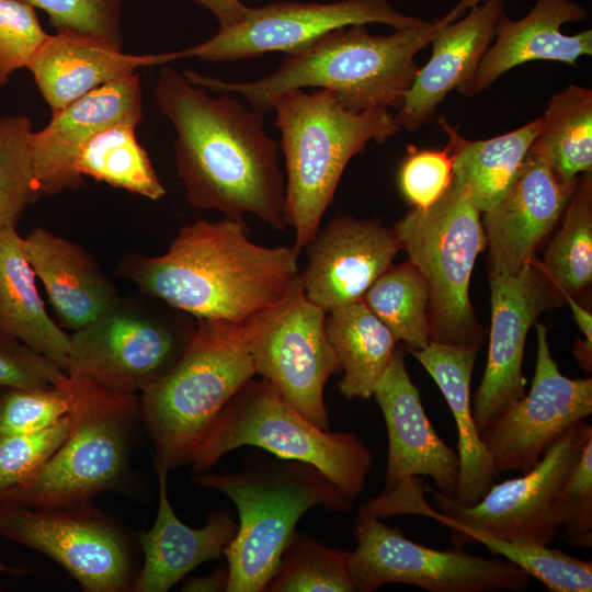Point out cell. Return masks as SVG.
Returning <instances> with one entry per match:
<instances>
[{
    "label": "cell",
    "instance_id": "obj_45",
    "mask_svg": "<svg viewBox=\"0 0 592 592\" xmlns=\"http://www.w3.org/2000/svg\"><path fill=\"white\" fill-rule=\"evenodd\" d=\"M565 301L571 308L573 319L579 327L580 331L584 334V341L577 342L574 346V355L578 363L585 372H591L592 366V315L581 305H579L574 298L566 297Z\"/></svg>",
    "mask_w": 592,
    "mask_h": 592
},
{
    "label": "cell",
    "instance_id": "obj_2",
    "mask_svg": "<svg viewBox=\"0 0 592 592\" xmlns=\"http://www.w3.org/2000/svg\"><path fill=\"white\" fill-rule=\"evenodd\" d=\"M243 219L183 226L161 255L126 254L119 277L196 319L237 325L283 305L300 286L299 252L251 241Z\"/></svg>",
    "mask_w": 592,
    "mask_h": 592
},
{
    "label": "cell",
    "instance_id": "obj_10",
    "mask_svg": "<svg viewBox=\"0 0 592 592\" xmlns=\"http://www.w3.org/2000/svg\"><path fill=\"white\" fill-rule=\"evenodd\" d=\"M196 318L143 292L117 296L69 334L66 374L122 394L140 395L183 353Z\"/></svg>",
    "mask_w": 592,
    "mask_h": 592
},
{
    "label": "cell",
    "instance_id": "obj_28",
    "mask_svg": "<svg viewBox=\"0 0 592 592\" xmlns=\"http://www.w3.org/2000/svg\"><path fill=\"white\" fill-rule=\"evenodd\" d=\"M16 227H0V332L67 372L69 334L47 314Z\"/></svg>",
    "mask_w": 592,
    "mask_h": 592
},
{
    "label": "cell",
    "instance_id": "obj_37",
    "mask_svg": "<svg viewBox=\"0 0 592 592\" xmlns=\"http://www.w3.org/2000/svg\"><path fill=\"white\" fill-rule=\"evenodd\" d=\"M32 122L25 115L0 117V227H16L39 196L30 153Z\"/></svg>",
    "mask_w": 592,
    "mask_h": 592
},
{
    "label": "cell",
    "instance_id": "obj_33",
    "mask_svg": "<svg viewBox=\"0 0 592 592\" xmlns=\"http://www.w3.org/2000/svg\"><path fill=\"white\" fill-rule=\"evenodd\" d=\"M136 125L119 123L92 137L76 159L77 172L129 193L157 201L166 195L147 151L136 137Z\"/></svg>",
    "mask_w": 592,
    "mask_h": 592
},
{
    "label": "cell",
    "instance_id": "obj_46",
    "mask_svg": "<svg viewBox=\"0 0 592 592\" xmlns=\"http://www.w3.org/2000/svg\"><path fill=\"white\" fill-rule=\"evenodd\" d=\"M212 12L219 27L229 26L241 21L248 13L249 7L240 0H189Z\"/></svg>",
    "mask_w": 592,
    "mask_h": 592
},
{
    "label": "cell",
    "instance_id": "obj_9",
    "mask_svg": "<svg viewBox=\"0 0 592 592\" xmlns=\"http://www.w3.org/2000/svg\"><path fill=\"white\" fill-rule=\"evenodd\" d=\"M400 250L429 288L430 342L480 348L486 329L469 298L476 259L487 247L481 212L456 178L428 208H412L392 227Z\"/></svg>",
    "mask_w": 592,
    "mask_h": 592
},
{
    "label": "cell",
    "instance_id": "obj_17",
    "mask_svg": "<svg viewBox=\"0 0 592 592\" xmlns=\"http://www.w3.org/2000/svg\"><path fill=\"white\" fill-rule=\"evenodd\" d=\"M489 284L488 358L471 403L479 433L525 395L522 364L528 330L543 311L557 305L555 293L534 259L514 275H489Z\"/></svg>",
    "mask_w": 592,
    "mask_h": 592
},
{
    "label": "cell",
    "instance_id": "obj_43",
    "mask_svg": "<svg viewBox=\"0 0 592 592\" xmlns=\"http://www.w3.org/2000/svg\"><path fill=\"white\" fill-rule=\"evenodd\" d=\"M452 158L444 150H414L399 171V187L414 208H428L448 189L453 180Z\"/></svg>",
    "mask_w": 592,
    "mask_h": 592
},
{
    "label": "cell",
    "instance_id": "obj_21",
    "mask_svg": "<svg viewBox=\"0 0 592 592\" xmlns=\"http://www.w3.org/2000/svg\"><path fill=\"white\" fill-rule=\"evenodd\" d=\"M577 182H562L545 162L527 152L503 198L481 213L489 275H514L534 259L537 247L563 214Z\"/></svg>",
    "mask_w": 592,
    "mask_h": 592
},
{
    "label": "cell",
    "instance_id": "obj_36",
    "mask_svg": "<svg viewBox=\"0 0 592 592\" xmlns=\"http://www.w3.org/2000/svg\"><path fill=\"white\" fill-rule=\"evenodd\" d=\"M349 553L294 533L264 592H355Z\"/></svg>",
    "mask_w": 592,
    "mask_h": 592
},
{
    "label": "cell",
    "instance_id": "obj_15",
    "mask_svg": "<svg viewBox=\"0 0 592 592\" xmlns=\"http://www.w3.org/2000/svg\"><path fill=\"white\" fill-rule=\"evenodd\" d=\"M367 23L406 30L424 26L429 21L400 13L387 0L274 2L249 8L238 23L219 27L213 37L196 46L166 53V57L168 62L191 57L219 62L270 52L289 54L334 29Z\"/></svg>",
    "mask_w": 592,
    "mask_h": 592
},
{
    "label": "cell",
    "instance_id": "obj_19",
    "mask_svg": "<svg viewBox=\"0 0 592 592\" xmlns=\"http://www.w3.org/2000/svg\"><path fill=\"white\" fill-rule=\"evenodd\" d=\"M141 118L143 94L136 72L110 81L53 113L43 129L30 135L31 160L41 196L79 190L84 178L75 163L83 146L112 125L137 126Z\"/></svg>",
    "mask_w": 592,
    "mask_h": 592
},
{
    "label": "cell",
    "instance_id": "obj_18",
    "mask_svg": "<svg viewBox=\"0 0 592 592\" xmlns=\"http://www.w3.org/2000/svg\"><path fill=\"white\" fill-rule=\"evenodd\" d=\"M304 295L329 312L363 298L400 251L392 228L377 218L334 217L306 244Z\"/></svg>",
    "mask_w": 592,
    "mask_h": 592
},
{
    "label": "cell",
    "instance_id": "obj_12",
    "mask_svg": "<svg viewBox=\"0 0 592 592\" xmlns=\"http://www.w3.org/2000/svg\"><path fill=\"white\" fill-rule=\"evenodd\" d=\"M0 535L52 558L86 592L132 591L138 573L127 530L91 503L35 509L0 502Z\"/></svg>",
    "mask_w": 592,
    "mask_h": 592
},
{
    "label": "cell",
    "instance_id": "obj_4",
    "mask_svg": "<svg viewBox=\"0 0 592 592\" xmlns=\"http://www.w3.org/2000/svg\"><path fill=\"white\" fill-rule=\"evenodd\" d=\"M272 110L285 160L284 220L300 252L320 228L349 161L368 141L384 144L401 128L388 109L352 112L325 89L287 91Z\"/></svg>",
    "mask_w": 592,
    "mask_h": 592
},
{
    "label": "cell",
    "instance_id": "obj_1",
    "mask_svg": "<svg viewBox=\"0 0 592 592\" xmlns=\"http://www.w3.org/2000/svg\"><path fill=\"white\" fill-rule=\"evenodd\" d=\"M153 95L177 133L175 167L189 203L231 219L252 214L284 230L285 177L263 113L227 92L212 96L166 65Z\"/></svg>",
    "mask_w": 592,
    "mask_h": 592
},
{
    "label": "cell",
    "instance_id": "obj_20",
    "mask_svg": "<svg viewBox=\"0 0 592 592\" xmlns=\"http://www.w3.org/2000/svg\"><path fill=\"white\" fill-rule=\"evenodd\" d=\"M373 396L388 433L384 491L407 479L426 476L441 492L453 496L459 474L458 454L440 437L429 420L401 348L396 346Z\"/></svg>",
    "mask_w": 592,
    "mask_h": 592
},
{
    "label": "cell",
    "instance_id": "obj_44",
    "mask_svg": "<svg viewBox=\"0 0 592 592\" xmlns=\"http://www.w3.org/2000/svg\"><path fill=\"white\" fill-rule=\"evenodd\" d=\"M65 375L46 356L0 332V387L47 388Z\"/></svg>",
    "mask_w": 592,
    "mask_h": 592
},
{
    "label": "cell",
    "instance_id": "obj_42",
    "mask_svg": "<svg viewBox=\"0 0 592 592\" xmlns=\"http://www.w3.org/2000/svg\"><path fill=\"white\" fill-rule=\"evenodd\" d=\"M42 9L58 30L89 33L123 47L121 14L124 0H25Z\"/></svg>",
    "mask_w": 592,
    "mask_h": 592
},
{
    "label": "cell",
    "instance_id": "obj_16",
    "mask_svg": "<svg viewBox=\"0 0 592 592\" xmlns=\"http://www.w3.org/2000/svg\"><path fill=\"white\" fill-rule=\"evenodd\" d=\"M536 363L528 394L480 431L497 475L531 470L571 425L592 413V378L562 375L549 350L547 328L536 323Z\"/></svg>",
    "mask_w": 592,
    "mask_h": 592
},
{
    "label": "cell",
    "instance_id": "obj_34",
    "mask_svg": "<svg viewBox=\"0 0 592 592\" xmlns=\"http://www.w3.org/2000/svg\"><path fill=\"white\" fill-rule=\"evenodd\" d=\"M362 300L408 351L421 350L430 343L429 288L409 259L398 265L391 264Z\"/></svg>",
    "mask_w": 592,
    "mask_h": 592
},
{
    "label": "cell",
    "instance_id": "obj_41",
    "mask_svg": "<svg viewBox=\"0 0 592 592\" xmlns=\"http://www.w3.org/2000/svg\"><path fill=\"white\" fill-rule=\"evenodd\" d=\"M48 36L27 1L0 0V87L27 67Z\"/></svg>",
    "mask_w": 592,
    "mask_h": 592
},
{
    "label": "cell",
    "instance_id": "obj_6",
    "mask_svg": "<svg viewBox=\"0 0 592 592\" xmlns=\"http://www.w3.org/2000/svg\"><path fill=\"white\" fill-rule=\"evenodd\" d=\"M254 375L248 323L196 319L174 366L139 395L153 466L191 464L219 412Z\"/></svg>",
    "mask_w": 592,
    "mask_h": 592
},
{
    "label": "cell",
    "instance_id": "obj_50",
    "mask_svg": "<svg viewBox=\"0 0 592 592\" xmlns=\"http://www.w3.org/2000/svg\"><path fill=\"white\" fill-rule=\"evenodd\" d=\"M3 388H4V387H0V396H1V392H2V389H3Z\"/></svg>",
    "mask_w": 592,
    "mask_h": 592
},
{
    "label": "cell",
    "instance_id": "obj_8",
    "mask_svg": "<svg viewBox=\"0 0 592 592\" xmlns=\"http://www.w3.org/2000/svg\"><path fill=\"white\" fill-rule=\"evenodd\" d=\"M242 446L308 463L352 500L363 491L373 462L356 435L320 429L263 378L250 379L219 412L193 457V473H204Z\"/></svg>",
    "mask_w": 592,
    "mask_h": 592
},
{
    "label": "cell",
    "instance_id": "obj_48",
    "mask_svg": "<svg viewBox=\"0 0 592 592\" xmlns=\"http://www.w3.org/2000/svg\"><path fill=\"white\" fill-rule=\"evenodd\" d=\"M483 1L486 0H459L457 4H455L444 16H442V20L445 23L454 22L460 19L469 9L480 4Z\"/></svg>",
    "mask_w": 592,
    "mask_h": 592
},
{
    "label": "cell",
    "instance_id": "obj_38",
    "mask_svg": "<svg viewBox=\"0 0 592 592\" xmlns=\"http://www.w3.org/2000/svg\"><path fill=\"white\" fill-rule=\"evenodd\" d=\"M67 374L47 388L4 387L0 396V432L34 433L69 413Z\"/></svg>",
    "mask_w": 592,
    "mask_h": 592
},
{
    "label": "cell",
    "instance_id": "obj_25",
    "mask_svg": "<svg viewBox=\"0 0 592 592\" xmlns=\"http://www.w3.org/2000/svg\"><path fill=\"white\" fill-rule=\"evenodd\" d=\"M155 469L159 486L158 512L152 527L137 537L144 563L133 584L134 592L168 591L197 566L220 559L238 530V522L228 510L209 513L201 528L182 523L168 497L169 470Z\"/></svg>",
    "mask_w": 592,
    "mask_h": 592
},
{
    "label": "cell",
    "instance_id": "obj_39",
    "mask_svg": "<svg viewBox=\"0 0 592 592\" xmlns=\"http://www.w3.org/2000/svg\"><path fill=\"white\" fill-rule=\"evenodd\" d=\"M69 413L34 433L0 432V494L43 466L69 434Z\"/></svg>",
    "mask_w": 592,
    "mask_h": 592
},
{
    "label": "cell",
    "instance_id": "obj_47",
    "mask_svg": "<svg viewBox=\"0 0 592 592\" xmlns=\"http://www.w3.org/2000/svg\"><path fill=\"white\" fill-rule=\"evenodd\" d=\"M228 583L227 566L219 567L214 572L203 577L187 579L182 591L186 592H220L226 591Z\"/></svg>",
    "mask_w": 592,
    "mask_h": 592
},
{
    "label": "cell",
    "instance_id": "obj_35",
    "mask_svg": "<svg viewBox=\"0 0 592 592\" xmlns=\"http://www.w3.org/2000/svg\"><path fill=\"white\" fill-rule=\"evenodd\" d=\"M449 540L455 547L485 546L493 555L501 556L539 580L549 591H592V562L549 548L548 545L513 542L466 528L452 530Z\"/></svg>",
    "mask_w": 592,
    "mask_h": 592
},
{
    "label": "cell",
    "instance_id": "obj_7",
    "mask_svg": "<svg viewBox=\"0 0 592 592\" xmlns=\"http://www.w3.org/2000/svg\"><path fill=\"white\" fill-rule=\"evenodd\" d=\"M71 426L53 456L0 494V502L35 509L91 503L105 491H126L141 430L139 395L122 394L68 375Z\"/></svg>",
    "mask_w": 592,
    "mask_h": 592
},
{
    "label": "cell",
    "instance_id": "obj_49",
    "mask_svg": "<svg viewBox=\"0 0 592 592\" xmlns=\"http://www.w3.org/2000/svg\"><path fill=\"white\" fill-rule=\"evenodd\" d=\"M2 571H11V569L8 568V567H5L4 565H2V563L0 562V573H1Z\"/></svg>",
    "mask_w": 592,
    "mask_h": 592
},
{
    "label": "cell",
    "instance_id": "obj_11",
    "mask_svg": "<svg viewBox=\"0 0 592 592\" xmlns=\"http://www.w3.org/2000/svg\"><path fill=\"white\" fill-rule=\"evenodd\" d=\"M356 547L348 568L355 592L387 583H407L430 592L523 591L530 576L512 562L468 554L457 547L437 550L408 539L361 508Z\"/></svg>",
    "mask_w": 592,
    "mask_h": 592
},
{
    "label": "cell",
    "instance_id": "obj_24",
    "mask_svg": "<svg viewBox=\"0 0 592 592\" xmlns=\"http://www.w3.org/2000/svg\"><path fill=\"white\" fill-rule=\"evenodd\" d=\"M162 65V54H124L122 47L99 36L58 30L48 36L26 68L53 114L138 68Z\"/></svg>",
    "mask_w": 592,
    "mask_h": 592
},
{
    "label": "cell",
    "instance_id": "obj_26",
    "mask_svg": "<svg viewBox=\"0 0 592 592\" xmlns=\"http://www.w3.org/2000/svg\"><path fill=\"white\" fill-rule=\"evenodd\" d=\"M24 248L59 326L78 330L118 296L114 282L82 246L37 227L24 238Z\"/></svg>",
    "mask_w": 592,
    "mask_h": 592
},
{
    "label": "cell",
    "instance_id": "obj_23",
    "mask_svg": "<svg viewBox=\"0 0 592 592\" xmlns=\"http://www.w3.org/2000/svg\"><path fill=\"white\" fill-rule=\"evenodd\" d=\"M587 16V9L572 0H536L520 20L502 12L494 38L464 95L481 93L506 71L528 61L549 60L576 67L582 56L592 55V30L566 35L561 26Z\"/></svg>",
    "mask_w": 592,
    "mask_h": 592
},
{
    "label": "cell",
    "instance_id": "obj_13",
    "mask_svg": "<svg viewBox=\"0 0 592 592\" xmlns=\"http://www.w3.org/2000/svg\"><path fill=\"white\" fill-rule=\"evenodd\" d=\"M591 437V424L580 420L531 470L493 483L476 503L464 505L453 496L430 489L439 511L425 502L417 514L433 519L451 531L466 528L513 542L548 545L559 528L551 513L554 499Z\"/></svg>",
    "mask_w": 592,
    "mask_h": 592
},
{
    "label": "cell",
    "instance_id": "obj_22",
    "mask_svg": "<svg viewBox=\"0 0 592 592\" xmlns=\"http://www.w3.org/2000/svg\"><path fill=\"white\" fill-rule=\"evenodd\" d=\"M503 9L504 0H486L460 19L444 22L430 43V59L419 68L396 113L400 128L413 132L431 123L451 91L464 95L494 38Z\"/></svg>",
    "mask_w": 592,
    "mask_h": 592
},
{
    "label": "cell",
    "instance_id": "obj_32",
    "mask_svg": "<svg viewBox=\"0 0 592 592\" xmlns=\"http://www.w3.org/2000/svg\"><path fill=\"white\" fill-rule=\"evenodd\" d=\"M560 229L549 242L538 265L557 300L574 298L592 281V175L579 177L565 208Z\"/></svg>",
    "mask_w": 592,
    "mask_h": 592
},
{
    "label": "cell",
    "instance_id": "obj_27",
    "mask_svg": "<svg viewBox=\"0 0 592 592\" xmlns=\"http://www.w3.org/2000/svg\"><path fill=\"white\" fill-rule=\"evenodd\" d=\"M479 349L430 342L421 350L409 351L434 379L454 417L459 474L453 497L464 505L479 501L497 476L470 402V382Z\"/></svg>",
    "mask_w": 592,
    "mask_h": 592
},
{
    "label": "cell",
    "instance_id": "obj_29",
    "mask_svg": "<svg viewBox=\"0 0 592 592\" xmlns=\"http://www.w3.org/2000/svg\"><path fill=\"white\" fill-rule=\"evenodd\" d=\"M448 141L453 173L481 213L494 207L511 187L540 127V117L512 132L482 140L463 138L445 117L437 119Z\"/></svg>",
    "mask_w": 592,
    "mask_h": 592
},
{
    "label": "cell",
    "instance_id": "obj_14",
    "mask_svg": "<svg viewBox=\"0 0 592 592\" xmlns=\"http://www.w3.org/2000/svg\"><path fill=\"white\" fill-rule=\"evenodd\" d=\"M326 311L299 288L280 307L250 322L249 348L255 374L314 424L330 430L323 389L341 372L328 340Z\"/></svg>",
    "mask_w": 592,
    "mask_h": 592
},
{
    "label": "cell",
    "instance_id": "obj_40",
    "mask_svg": "<svg viewBox=\"0 0 592 592\" xmlns=\"http://www.w3.org/2000/svg\"><path fill=\"white\" fill-rule=\"evenodd\" d=\"M551 513L556 524L562 526L566 542L577 547L592 546V437L558 489Z\"/></svg>",
    "mask_w": 592,
    "mask_h": 592
},
{
    "label": "cell",
    "instance_id": "obj_5",
    "mask_svg": "<svg viewBox=\"0 0 592 592\" xmlns=\"http://www.w3.org/2000/svg\"><path fill=\"white\" fill-rule=\"evenodd\" d=\"M191 481L225 493L238 510L237 533L224 550L226 592H264L307 510L322 505L348 512L353 506V500L317 467L276 456L253 459L236 473H198Z\"/></svg>",
    "mask_w": 592,
    "mask_h": 592
},
{
    "label": "cell",
    "instance_id": "obj_3",
    "mask_svg": "<svg viewBox=\"0 0 592 592\" xmlns=\"http://www.w3.org/2000/svg\"><path fill=\"white\" fill-rule=\"evenodd\" d=\"M443 24L439 19L390 35H373L365 24L334 29L286 54L274 72L255 81L230 82L191 69L182 73L194 86L240 94L262 113L272 110L281 94L308 87L333 92L352 112L399 110L419 70L415 55Z\"/></svg>",
    "mask_w": 592,
    "mask_h": 592
},
{
    "label": "cell",
    "instance_id": "obj_30",
    "mask_svg": "<svg viewBox=\"0 0 592 592\" xmlns=\"http://www.w3.org/2000/svg\"><path fill=\"white\" fill-rule=\"evenodd\" d=\"M325 328L343 372L339 391L348 399L371 398L398 341L362 299L327 312Z\"/></svg>",
    "mask_w": 592,
    "mask_h": 592
},
{
    "label": "cell",
    "instance_id": "obj_31",
    "mask_svg": "<svg viewBox=\"0 0 592 592\" xmlns=\"http://www.w3.org/2000/svg\"><path fill=\"white\" fill-rule=\"evenodd\" d=\"M530 153L565 183L592 171V90L569 84L556 93L540 117Z\"/></svg>",
    "mask_w": 592,
    "mask_h": 592
}]
</instances>
